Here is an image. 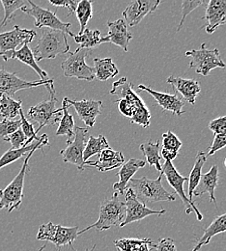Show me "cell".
Instances as JSON below:
<instances>
[{"instance_id": "obj_45", "label": "cell", "mask_w": 226, "mask_h": 251, "mask_svg": "<svg viewBox=\"0 0 226 251\" xmlns=\"http://www.w3.org/2000/svg\"><path fill=\"white\" fill-rule=\"evenodd\" d=\"M226 146V132L223 134H219V135H215V138L213 140V143L211 145V147L209 148V153L207 154V157H211L214 156L216 154V152H218L219 150L225 148Z\"/></svg>"}, {"instance_id": "obj_28", "label": "cell", "mask_w": 226, "mask_h": 251, "mask_svg": "<svg viewBox=\"0 0 226 251\" xmlns=\"http://www.w3.org/2000/svg\"><path fill=\"white\" fill-rule=\"evenodd\" d=\"M117 251H151L156 249L155 244L151 239H135L123 238L114 242Z\"/></svg>"}, {"instance_id": "obj_26", "label": "cell", "mask_w": 226, "mask_h": 251, "mask_svg": "<svg viewBox=\"0 0 226 251\" xmlns=\"http://www.w3.org/2000/svg\"><path fill=\"white\" fill-rule=\"evenodd\" d=\"M49 145V138L47 134H43L41 137H39L38 140L34 141L31 144L27 146H23L19 149H10L7 151L2 157H0V169L19 160L21 157H25V154L32 151L36 147H45Z\"/></svg>"}, {"instance_id": "obj_13", "label": "cell", "mask_w": 226, "mask_h": 251, "mask_svg": "<svg viewBox=\"0 0 226 251\" xmlns=\"http://www.w3.org/2000/svg\"><path fill=\"white\" fill-rule=\"evenodd\" d=\"M88 128L75 126V137L73 141L67 144V147L60 151V155L64 162L72 163L77 166L78 170L82 171L85 168V161L83 159V153L87 144Z\"/></svg>"}, {"instance_id": "obj_44", "label": "cell", "mask_w": 226, "mask_h": 251, "mask_svg": "<svg viewBox=\"0 0 226 251\" xmlns=\"http://www.w3.org/2000/svg\"><path fill=\"white\" fill-rule=\"evenodd\" d=\"M209 129L215 134H223L226 132V115L212 120L209 123Z\"/></svg>"}, {"instance_id": "obj_38", "label": "cell", "mask_w": 226, "mask_h": 251, "mask_svg": "<svg viewBox=\"0 0 226 251\" xmlns=\"http://www.w3.org/2000/svg\"><path fill=\"white\" fill-rule=\"evenodd\" d=\"M20 116H21V122H22V126H21V129L24 132V134L25 135V137L27 138V141L25 142V144L24 146H27L29 144H31L34 141L38 140L39 137L36 133V130L34 129V125L31 122L28 121V119L25 116L23 108L20 110Z\"/></svg>"}, {"instance_id": "obj_31", "label": "cell", "mask_w": 226, "mask_h": 251, "mask_svg": "<svg viewBox=\"0 0 226 251\" xmlns=\"http://www.w3.org/2000/svg\"><path fill=\"white\" fill-rule=\"evenodd\" d=\"M160 145H161L160 141H157V142L147 141L145 143L140 144L139 149L146 158V163H148L150 166H155L157 170H159L162 173V166L161 164L162 157H161Z\"/></svg>"}, {"instance_id": "obj_12", "label": "cell", "mask_w": 226, "mask_h": 251, "mask_svg": "<svg viewBox=\"0 0 226 251\" xmlns=\"http://www.w3.org/2000/svg\"><path fill=\"white\" fill-rule=\"evenodd\" d=\"M162 172H163V175L166 177V180H167L169 186L176 191V193L182 199V201L185 205V208H186V214L191 215L192 213H195L197 220L201 221L203 220V215L199 212V210L195 206L194 201H191L188 198V195L185 192L184 185L186 182L189 181V178L182 176L179 173V171L176 169V167L173 165L172 161H168V160H165V162L162 166Z\"/></svg>"}, {"instance_id": "obj_18", "label": "cell", "mask_w": 226, "mask_h": 251, "mask_svg": "<svg viewBox=\"0 0 226 251\" xmlns=\"http://www.w3.org/2000/svg\"><path fill=\"white\" fill-rule=\"evenodd\" d=\"M137 88H138V90H142V91H145V92L152 95L155 98L157 103L162 107V110L169 111L177 116H182L183 114L186 113V111L183 110L185 103H184L183 100L178 95L167 94V93L159 92V91L153 90L143 84H139L137 86Z\"/></svg>"}, {"instance_id": "obj_1", "label": "cell", "mask_w": 226, "mask_h": 251, "mask_svg": "<svg viewBox=\"0 0 226 251\" xmlns=\"http://www.w3.org/2000/svg\"><path fill=\"white\" fill-rule=\"evenodd\" d=\"M163 172L156 180H150L147 177L140 179H131L127 188L132 190L136 198L143 204L156 203V202H171L175 201V196L168 192L162 186Z\"/></svg>"}, {"instance_id": "obj_8", "label": "cell", "mask_w": 226, "mask_h": 251, "mask_svg": "<svg viewBox=\"0 0 226 251\" xmlns=\"http://www.w3.org/2000/svg\"><path fill=\"white\" fill-rule=\"evenodd\" d=\"M90 53L91 50L89 49H77L75 52L69 53L61 64L65 76L92 81L95 78L94 68L85 62Z\"/></svg>"}, {"instance_id": "obj_6", "label": "cell", "mask_w": 226, "mask_h": 251, "mask_svg": "<svg viewBox=\"0 0 226 251\" xmlns=\"http://www.w3.org/2000/svg\"><path fill=\"white\" fill-rule=\"evenodd\" d=\"M78 227H64L61 224H54L52 222L44 223L39 227L36 239L38 241H44L46 244L39 250L42 251L48 243H52L56 248L62 247L73 248V243L79 237Z\"/></svg>"}, {"instance_id": "obj_36", "label": "cell", "mask_w": 226, "mask_h": 251, "mask_svg": "<svg viewBox=\"0 0 226 251\" xmlns=\"http://www.w3.org/2000/svg\"><path fill=\"white\" fill-rule=\"evenodd\" d=\"M92 4H93V1L82 0V1H79L78 5H77V8L75 10V15H76L77 20L79 22V32H78V34H81L82 32L86 29L88 22L93 17Z\"/></svg>"}, {"instance_id": "obj_37", "label": "cell", "mask_w": 226, "mask_h": 251, "mask_svg": "<svg viewBox=\"0 0 226 251\" xmlns=\"http://www.w3.org/2000/svg\"><path fill=\"white\" fill-rule=\"evenodd\" d=\"M1 4L4 8V17L3 20L0 22V29L4 27L9 21H12L14 19V13L22 9L25 6V2L23 0H1Z\"/></svg>"}, {"instance_id": "obj_19", "label": "cell", "mask_w": 226, "mask_h": 251, "mask_svg": "<svg viewBox=\"0 0 226 251\" xmlns=\"http://www.w3.org/2000/svg\"><path fill=\"white\" fill-rule=\"evenodd\" d=\"M203 19L207 21L206 32L208 34H213L219 26L226 25V0L209 1Z\"/></svg>"}, {"instance_id": "obj_7", "label": "cell", "mask_w": 226, "mask_h": 251, "mask_svg": "<svg viewBox=\"0 0 226 251\" xmlns=\"http://www.w3.org/2000/svg\"><path fill=\"white\" fill-rule=\"evenodd\" d=\"M186 56L191 57L190 68L203 76H208L210 72L217 68H226L220 50L218 49L209 50L205 43L201 45L200 50H192L186 52Z\"/></svg>"}, {"instance_id": "obj_34", "label": "cell", "mask_w": 226, "mask_h": 251, "mask_svg": "<svg viewBox=\"0 0 226 251\" xmlns=\"http://www.w3.org/2000/svg\"><path fill=\"white\" fill-rule=\"evenodd\" d=\"M22 104L21 99L16 100L12 97L0 94V116L4 117V119H15L20 116Z\"/></svg>"}, {"instance_id": "obj_46", "label": "cell", "mask_w": 226, "mask_h": 251, "mask_svg": "<svg viewBox=\"0 0 226 251\" xmlns=\"http://www.w3.org/2000/svg\"><path fill=\"white\" fill-rule=\"evenodd\" d=\"M49 2L55 7H63L68 9V16H71L75 13V10L79 3V1L76 0H50Z\"/></svg>"}, {"instance_id": "obj_47", "label": "cell", "mask_w": 226, "mask_h": 251, "mask_svg": "<svg viewBox=\"0 0 226 251\" xmlns=\"http://www.w3.org/2000/svg\"><path fill=\"white\" fill-rule=\"evenodd\" d=\"M156 250L157 251H177L174 241L170 238L160 239L156 246Z\"/></svg>"}, {"instance_id": "obj_11", "label": "cell", "mask_w": 226, "mask_h": 251, "mask_svg": "<svg viewBox=\"0 0 226 251\" xmlns=\"http://www.w3.org/2000/svg\"><path fill=\"white\" fill-rule=\"evenodd\" d=\"M57 99L55 95H50V99L48 100H43L37 105L32 106L28 112L27 117L39 124V127L36 130L38 133L44 126L55 125L59 123L62 116V108H55Z\"/></svg>"}, {"instance_id": "obj_14", "label": "cell", "mask_w": 226, "mask_h": 251, "mask_svg": "<svg viewBox=\"0 0 226 251\" xmlns=\"http://www.w3.org/2000/svg\"><path fill=\"white\" fill-rule=\"evenodd\" d=\"M125 206H126V217L119 227H124L132 222L140 221L150 216H162L166 213L165 210H152L149 209L145 204L141 203L132 192L131 189L127 188L125 194Z\"/></svg>"}, {"instance_id": "obj_15", "label": "cell", "mask_w": 226, "mask_h": 251, "mask_svg": "<svg viewBox=\"0 0 226 251\" xmlns=\"http://www.w3.org/2000/svg\"><path fill=\"white\" fill-rule=\"evenodd\" d=\"M36 35L34 30L23 29L19 25H15L11 31L0 33V55L16 50L19 46L30 44Z\"/></svg>"}, {"instance_id": "obj_24", "label": "cell", "mask_w": 226, "mask_h": 251, "mask_svg": "<svg viewBox=\"0 0 226 251\" xmlns=\"http://www.w3.org/2000/svg\"><path fill=\"white\" fill-rule=\"evenodd\" d=\"M3 60L8 61L10 59H17L24 64H26L27 66L31 67L33 70L39 75L41 80H47L48 79V74L42 70L38 63L36 62L34 54H33L32 50L29 47V44H25L24 46H22V48L19 50H14V51H10L8 53H5L2 55Z\"/></svg>"}, {"instance_id": "obj_23", "label": "cell", "mask_w": 226, "mask_h": 251, "mask_svg": "<svg viewBox=\"0 0 226 251\" xmlns=\"http://www.w3.org/2000/svg\"><path fill=\"white\" fill-rule=\"evenodd\" d=\"M167 83L172 85L178 93L183 96V98L191 104L195 103L196 97L200 93V84L194 79H185L177 76H169L167 78Z\"/></svg>"}, {"instance_id": "obj_27", "label": "cell", "mask_w": 226, "mask_h": 251, "mask_svg": "<svg viewBox=\"0 0 226 251\" xmlns=\"http://www.w3.org/2000/svg\"><path fill=\"white\" fill-rule=\"evenodd\" d=\"M226 232V213L224 215H221L217 217L215 220L211 222L208 228L204 230L203 236L197 241L196 245L194 246V249L192 251H198L201 248L204 246L209 245L211 240L222 233Z\"/></svg>"}, {"instance_id": "obj_4", "label": "cell", "mask_w": 226, "mask_h": 251, "mask_svg": "<svg viewBox=\"0 0 226 251\" xmlns=\"http://www.w3.org/2000/svg\"><path fill=\"white\" fill-rule=\"evenodd\" d=\"M38 149L43 148L39 146L30 151L25 157L24 164L16 178L6 188L0 190V210L6 209L8 213H11L21 207L24 198V183L28 168V162L32 157L34 152Z\"/></svg>"}, {"instance_id": "obj_5", "label": "cell", "mask_w": 226, "mask_h": 251, "mask_svg": "<svg viewBox=\"0 0 226 251\" xmlns=\"http://www.w3.org/2000/svg\"><path fill=\"white\" fill-rule=\"evenodd\" d=\"M109 93L118 96L119 98L128 99L136 107V113L130 119V123L138 124L144 128L150 126L151 113L143 100L134 92L132 89V83L127 77H121L117 81L113 82Z\"/></svg>"}, {"instance_id": "obj_48", "label": "cell", "mask_w": 226, "mask_h": 251, "mask_svg": "<svg viewBox=\"0 0 226 251\" xmlns=\"http://www.w3.org/2000/svg\"><path fill=\"white\" fill-rule=\"evenodd\" d=\"M95 250H96V246L94 245L92 248H90V249H88V248H87V249H86L84 251H95ZM57 251H61V249H59Z\"/></svg>"}, {"instance_id": "obj_2", "label": "cell", "mask_w": 226, "mask_h": 251, "mask_svg": "<svg viewBox=\"0 0 226 251\" xmlns=\"http://www.w3.org/2000/svg\"><path fill=\"white\" fill-rule=\"evenodd\" d=\"M70 46L64 32L46 28L33 50L36 62L44 59H54L58 55L69 52Z\"/></svg>"}, {"instance_id": "obj_29", "label": "cell", "mask_w": 226, "mask_h": 251, "mask_svg": "<svg viewBox=\"0 0 226 251\" xmlns=\"http://www.w3.org/2000/svg\"><path fill=\"white\" fill-rule=\"evenodd\" d=\"M75 43L79 45L78 49H93L103 43H108V37H101L100 30L85 29L81 34L73 36Z\"/></svg>"}, {"instance_id": "obj_17", "label": "cell", "mask_w": 226, "mask_h": 251, "mask_svg": "<svg viewBox=\"0 0 226 251\" xmlns=\"http://www.w3.org/2000/svg\"><path fill=\"white\" fill-rule=\"evenodd\" d=\"M67 104L73 106L75 111L77 112L79 118L84 122V124L93 127L98 116L101 114V107L102 101L101 100H69L68 98H64Z\"/></svg>"}, {"instance_id": "obj_32", "label": "cell", "mask_w": 226, "mask_h": 251, "mask_svg": "<svg viewBox=\"0 0 226 251\" xmlns=\"http://www.w3.org/2000/svg\"><path fill=\"white\" fill-rule=\"evenodd\" d=\"M62 116L61 119L59 121V126L58 128L56 130V135H66L67 136V141L66 143H70L71 141H73L74 137H75V120L72 114L69 113L68 108L69 105L67 104L66 100L63 99L62 100Z\"/></svg>"}, {"instance_id": "obj_3", "label": "cell", "mask_w": 226, "mask_h": 251, "mask_svg": "<svg viewBox=\"0 0 226 251\" xmlns=\"http://www.w3.org/2000/svg\"><path fill=\"white\" fill-rule=\"evenodd\" d=\"M126 217L125 203L120 201L117 197L105 199L100 203V213L97 221L87 228L78 232V235L95 228L97 231H106L112 227L120 226Z\"/></svg>"}, {"instance_id": "obj_35", "label": "cell", "mask_w": 226, "mask_h": 251, "mask_svg": "<svg viewBox=\"0 0 226 251\" xmlns=\"http://www.w3.org/2000/svg\"><path fill=\"white\" fill-rule=\"evenodd\" d=\"M109 144L107 142V139L103 135H98V136H89L87 144L84 149L83 153V159L84 161H88V159L93 156L100 155L104 149L109 148Z\"/></svg>"}, {"instance_id": "obj_20", "label": "cell", "mask_w": 226, "mask_h": 251, "mask_svg": "<svg viewBox=\"0 0 226 251\" xmlns=\"http://www.w3.org/2000/svg\"><path fill=\"white\" fill-rule=\"evenodd\" d=\"M145 164H146V161L137 159V158H130L127 162L123 163V165L121 166L120 170L117 173V176L119 177V181L113 185L114 197H117L118 195H121L124 193V191L127 189L129 181L132 179L133 175L140 168H143Z\"/></svg>"}, {"instance_id": "obj_39", "label": "cell", "mask_w": 226, "mask_h": 251, "mask_svg": "<svg viewBox=\"0 0 226 251\" xmlns=\"http://www.w3.org/2000/svg\"><path fill=\"white\" fill-rule=\"evenodd\" d=\"M182 145H183L182 141L171 130H168L167 132L162 134V148L163 149L179 153V150L181 149Z\"/></svg>"}, {"instance_id": "obj_42", "label": "cell", "mask_w": 226, "mask_h": 251, "mask_svg": "<svg viewBox=\"0 0 226 251\" xmlns=\"http://www.w3.org/2000/svg\"><path fill=\"white\" fill-rule=\"evenodd\" d=\"M115 102L118 104V110L125 117L132 118L133 115L136 113V107L128 99L119 98L117 100H115Z\"/></svg>"}, {"instance_id": "obj_9", "label": "cell", "mask_w": 226, "mask_h": 251, "mask_svg": "<svg viewBox=\"0 0 226 251\" xmlns=\"http://www.w3.org/2000/svg\"><path fill=\"white\" fill-rule=\"evenodd\" d=\"M17 72L10 73L4 69H0V94L12 97L20 90L29 89L39 86H46L50 94L55 95L53 86V79L39 80V81H26L17 76Z\"/></svg>"}, {"instance_id": "obj_33", "label": "cell", "mask_w": 226, "mask_h": 251, "mask_svg": "<svg viewBox=\"0 0 226 251\" xmlns=\"http://www.w3.org/2000/svg\"><path fill=\"white\" fill-rule=\"evenodd\" d=\"M207 160V155L203 151H199L195 157L194 167L189 176V199L193 201L194 190L197 188L202 176V168Z\"/></svg>"}, {"instance_id": "obj_10", "label": "cell", "mask_w": 226, "mask_h": 251, "mask_svg": "<svg viewBox=\"0 0 226 251\" xmlns=\"http://www.w3.org/2000/svg\"><path fill=\"white\" fill-rule=\"evenodd\" d=\"M28 4L30 7H23L21 10L27 14L28 16H31L35 19V27L37 28H49L52 30H59L64 32L65 34H69L71 37L74 36V34L71 32L70 28L72 26V24L70 23H63L58 17L56 16L55 12H51L49 9H44L32 1H28Z\"/></svg>"}, {"instance_id": "obj_41", "label": "cell", "mask_w": 226, "mask_h": 251, "mask_svg": "<svg viewBox=\"0 0 226 251\" xmlns=\"http://www.w3.org/2000/svg\"><path fill=\"white\" fill-rule=\"evenodd\" d=\"M21 119H3L2 121H0V136L4 139L5 137L19 130L21 128Z\"/></svg>"}, {"instance_id": "obj_30", "label": "cell", "mask_w": 226, "mask_h": 251, "mask_svg": "<svg viewBox=\"0 0 226 251\" xmlns=\"http://www.w3.org/2000/svg\"><path fill=\"white\" fill-rule=\"evenodd\" d=\"M94 75L100 81H106L115 77L119 70L111 58H94Z\"/></svg>"}, {"instance_id": "obj_16", "label": "cell", "mask_w": 226, "mask_h": 251, "mask_svg": "<svg viewBox=\"0 0 226 251\" xmlns=\"http://www.w3.org/2000/svg\"><path fill=\"white\" fill-rule=\"evenodd\" d=\"M160 0H137L133 1L123 11L122 16L129 27L137 25L145 16L154 13L160 6Z\"/></svg>"}, {"instance_id": "obj_22", "label": "cell", "mask_w": 226, "mask_h": 251, "mask_svg": "<svg viewBox=\"0 0 226 251\" xmlns=\"http://www.w3.org/2000/svg\"><path fill=\"white\" fill-rule=\"evenodd\" d=\"M108 40L110 43L120 47L125 52L129 50V45L132 39V34L128 30L127 24L124 20L119 19L114 22H107Z\"/></svg>"}, {"instance_id": "obj_49", "label": "cell", "mask_w": 226, "mask_h": 251, "mask_svg": "<svg viewBox=\"0 0 226 251\" xmlns=\"http://www.w3.org/2000/svg\"><path fill=\"white\" fill-rule=\"evenodd\" d=\"M225 166H226V159H225Z\"/></svg>"}, {"instance_id": "obj_43", "label": "cell", "mask_w": 226, "mask_h": 251, "mask_svg": "<svg viewBox=\"0 0 226 251\" xmlns=\"http://www.w3.org/2000/svg\"><path fill=\"white\" fill-rule=\"evenodd\" d=\"M3 140L8 141V142L11 143V149H19V148L23 147L25 144V142L27 141V138L25 137V135L24 134V132L20 128L15 133L5 137Z\"/></svg>"}, {"instance_id": "obj_21", "label": "cell", "mask_w": 226, "mask_h": 251, "mask_svg": "<svg viewBox=\"0 0 226 251\" xmlns=\"http://www.w3.org/2000/svg\"><path fill=\"white\" fill-rule=\"evenodd\" d=\"M98 159L96 161H86V166H92L95 167L100 172H105L109 170L116 169L123 165L125 162V158L121 152L114 151L110 147L107 149H104L100 155H98Z\"/></svg>"}, {"instance_id": "obj_25", "label": "cell", "mask_w": 226, "mask_h": 251, "mask_svg": "<svg viewBox=\"0 0 226 251\" xmlns=\"http://www.w3.org/2000/svg\"><path fill=\"white\" fill-rule=\"evenodd\" d=\"M219 185V168L215 164L211 167V169L202 174L201 179L196 189L194 190V196H201L205 193H208L210 196V201L216 203L217 199L215 196V190Z\"/></svg>"}, {"instance_id": "obj_40", "label": "cell", "mask_w": 226, "mask_h": 251, "mask_svg": "<svg viewBox=\"0 0 226 251\" xmlns=\"http://www.w3.org/2000/svg\"><path fill=\"white\" fill-rule=\"evenodd\" d=\"M209 1H206V0H195V1H183L182 2V19H181V22H180V25L178 26V29L177 31H180L181 28L183 27L184 25V23H185V20L187 18L188 15H190L194 10H195L196 8H198L199 6H202V5H208Z\"/></svg>"}]
</instances>
